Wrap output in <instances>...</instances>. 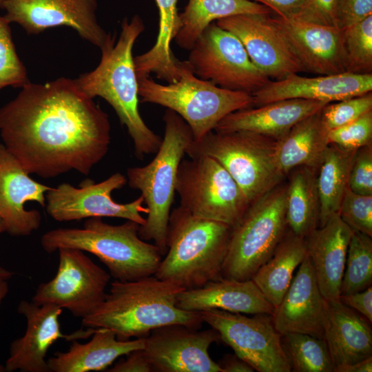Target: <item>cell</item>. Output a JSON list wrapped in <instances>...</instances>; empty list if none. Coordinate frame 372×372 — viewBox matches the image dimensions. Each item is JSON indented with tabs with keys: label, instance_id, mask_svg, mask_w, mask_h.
Segmentation results:
<instances>
[{
	"label": "cell",
	"instance_id": "1",
	"mask_svg": "<svg viewBox=\"0 0 372 372\" xmlns=\"http://www.w3.org/2000/svg\"><path fill=\"white\" fill-rule=\"evenodd\" d=\"M110 130L107 114L74 79L29 82L0 107L3 145L26 172L44 178L88 175L108 152Z\"/></svg>",
	"mask_w": 372,
	"mask_h": 372
},
{
	"label": "cell",
	"instance_id": "2",
	"mask_svg": "<svg viewBox=\"0 0 372 372\" xmlns=\"http://www.w3.org/2000/svg\"><path fill=\"white\" fill-rule=\"evenodd\" d=\"M183 290L154 275L132 281L115 280L103 302L82 319V324L108 329L122 341L146 337L154 329L173 324L200 329L203 323L200 312L176 305Z\"/></svg>",
	"mask_w": 372,
	"mask_h": 372
},
{
	"label": "cell",
	"instance_id": "3",
	"mask_svg": "<svg viewBox=\"0 0 372 372\" xmlns=\"http://www.w3.org/2000/svg\"><path fill=\"white\" fill-rule=\"evenodd\" d=\"M144 30V23L138 15L130 21L125 19L118 39L116 41V36L110 34L101 48L98 66L74 79L87 96L101 97L112 107L121 123L127 130L138 160L156 154L163 140L146 125L138 110V85L132 49Z\"/></svg>",
	"mask_w": 372,
	"mask_h": 372
},
{
	"label": "cell",
	"instance_id": "4",
	"mask_svg": "<svg viewBox=\"0 0 372 372\" xmlns=\"http://www.w3.org/2000/svg\"><path fill=\"white\" fill-rule=\"evenodd\" d=\"M231 228L176 207L170 212L167 252L154 276L183 289L198 288L223 278Z\"/></svg>",
	"mask_w": 372,
	"mask_h": 372
},
{
	"label": "cell",
	"instance_id": "5",
	"mask_svg": "<svg viewBox=\"0 0 372 372\" xmlns=\"http://www.w3.org/2000/svg\"><path fill=\"white\" fill-rule=\"evenodd\" d=\"M140 225L126 220L114 225L100 217L89 218L82 228H57L45 233L41 245L47 253L74 248L96 256L111 277L132 281L154 276L162 259L158 248L141 239Z\"/></svg>",
	"mask_w": 372,
	"mask_h": 372
},
{
	"label": "cell",
	"instance_id": "6",
	"mask_svg": "<svg viewBox=\"0 0 372 372\" xmlns=\"http://www.w3.org/2000/svg\"><path fill=\"white\" fill-rule=\"evenodd\" d=\"M163 121L164 138L154 158L146 165L127 171V183L141 192L148 209L138 235L143 240H152L162 256L167 252V227L178 167L193 140L189 125L174 111L167 109Z\"/></svg>",
	"mask_w": 372,
	"mask_h": 372
},
{
	"label": "cell",
	"instance_id": "7",
	"mask_svg": "<svg viewBox=\"0 0 372 372\" xmlns=\"http://www.w3.org/2000/svg\"><path fill=\"white\" fill-rule=\"evenodd\" d=\"M137 79L141 102L159 105L176 112L189 125L194 140L214 131L230 113L254 105L251 94L221 88L197 77L187 61L174 83L160 84L149 76Z\"/></svg>",
	"mask_w": 372,
	"mask_h": 372
},
{
	"label": "cell",
	"instance_id": "8",
	"mask_svg": "<svg viewBox=\"0 0 372 372\" xmlns=\"http://www.w3.org/2000/svg\"><path fill=\"white\" fill-rule=\"evenodd\" d=\"M185 154L217 161L237 183L249 204L286 177L278 163L277 140L251 132L211 131L193 139Z\"/></svg>",
	"mask_w": 372,
	"mask_h": 372
},
{
	"label": "cell",
	"instance_id": "9",
	"mask_svg": "<svg viewBox=\"0 0 372 372\" xmlns=\"http://www.w3.org/2000/svg\"><path fill=\"white\" fill-rule=\"evenodd\" d=\"M287 183L251 203L232 227L222 276L237 280L251 279L272 255L287 230Z\"/></svg>",
	"mask_w": 372,
	"mask_h": 372
},
{
	"label": "cell",
	"instance_id": "10",
	"mask_svg": "<svg viewBox=\"0 0 372 372\" xmlns=\"http://www.w3.org/2000/svg\"><path fill=\"white\" fill-rule=\"evenodd\" d=\"M176 193L179 206L193 216L231 227L249 205L229 172L217 161L205 156L182 160Z\"/></svg>",
	"mask_w": 372,
	"mask_h": 372
},
{
	"label": "cell",
	"instance_id": "11",
	"mask_svg": "<svg viewBox=\"0 0 372 372\" xmlns=\"http://www.w3.org/2000/svg\"><path fill=\"white\" fill-rule=\"evenodd\" d=\"M189 50L187 61L194 74L221 88L252 94L269 81L239 39L216 23L203 31Z\"/></svg>",
	"mask_w": 372,
	"mask_h": 372
},
{
	"label": "cell",
	"instance_id": "12",
	"mask_svg": "<svg viewBox=\"0 0 372 372\" xmlns=\"http://www.w3.org/2000/svg\"><path fill=\"white\" fill-rule=\"evenodd\" d=\"M203 322L220 334L221 341L235 354L258 372H290L291 368L276 329L272 316L240 313L220 309L200 312Z\"/></svg>",
	"mask_w": 372,
	"mask_h": 372
},
{
	"label": "cell",
	"instance_id": "13",
	"mask_svg": "<svg viewBox=\"0 0 372 372\" xmlns=\"http://www.w3.org/2000/svg\"><path fill=\"white\" fill-rule=\"evenodd\" d=\"M58 251L59 263L55 276L39 285L32 301L39 305H56L83 319L104 300L111 276L82 250L61 248Z\"/></svg>",
	"mask_w": 372,
	"mask_h": 372
},
{
	"label": "cell",
	"instance_id": "14",
	"mask_svg": "<svg viewBox=\"0 0 372 372\" xmlns=\"http://www.w3.org/2000/svg\"><path fill=\"white\" fill-rule=\"evenodd\" d=\"M126 183L127 178L120 172L99 183L84 180L79 187L70 183H61L47 192L46 212L58 222L114 217L143 225L145 218L142 214H147L148 209L141 196L127 203H117L112 198V193L123 187Z\"/></svg>",
	"mask_w": 372,
	"mask_h": 372
},
{
	"label": "cell",
	"instance_id": "15",
	"mask_svg": "<svg viewBox=\"0 0 372 372\" xmlns=\"http://www.w3.org/2000/svg\"><path fill=\"white\" fill-rule=\"evenodd\" d=\"M219 341L220 334L211 327L199 331L173 324L152 330L143 350L154 371L222 372L209 353L210 346Z\"/></svg>",
	"mask_w": 372,
	"mask_h": 372
},
{
	"label": "cell",
	"instance_id": "16",
	"mask_svg": "<svg viewBox=\"0 0 372 372\" xmlns=\"http://www.w3.org/2000/svg\"><path fill=\"white\" fill-rule=\"evenodd\" d=\"M96 8V0H6L1 9L10 23L19 24L29 34L68 26L101 49L110 34L98 23Z\"/></svg>",
	"mask_w": 372,
	"mask_h": 372
},
{
	"label": "cell",
	"instance_id": "17",
	"mask_svg": "<svg viewBox=\"0 0 372 372\" xmlns=\"http://www.w3.org/2000/svg\"><path fill=\"white\" fill-rule=\"evenodd\" d=\"M216 23L239 39L251 61L269 79L280 80L304 71L269 14H238Z\"/></svg>",
	"mask_w": 372,
	"mask_h": 372
},
{
	"label": "cell",
	"instance_id": "18",
	"mask_svg": "<svg viewBox=\"0 0 372 372\" xmlns=\"http://www.w3.org/2000/svg\"><path fill=\"white\" fill-rule=\"evenodd\" d=\"M17 311L27 320L25 334L10 346V355L6 361V371L49 372L45 357L50 347L59 339L76 340L90 335L89 331L70 335L61 333L59 318L63 309L54 304L39 305L33 301L22 300Z\"/></svg>",
	"mask_w": 372,
	"mask_h": 372
},
{
	"label": "cell",
	"instance_id": "19",
	"mask_svg": "<svg viewBox=\"0 0 372 372\" xmlns=\"http://www.w3.org/2000/svg\"><path fill=\"white\" fill-rule=\"evenodd\" d=\"M51 188L32 179L3 144H0V218L5 232L12 236H27L41 222L37 209L25 204L34 201L45 207V194Z\"/></svg>",
	"mask_w": 372,
	"mask_h": 372
},
{
	"label": "cell",
	"instance_id": "20",
	"mask_svg": "<svg viewBox=\"0 0 372 372\" xmlns=\"http://www.w3.org/2000/svg\"><path fill=\"white\" fill-rule=\"evenodd\" d=\"M327 301L322 296L307 254L272 316L277 331L300 333L324 339Z\"/></svg>",
	"mask_w": 372,
	"mask_h": 372
},
{
	"label": "cell",
	"instance_id": "21",
	"mask_svg": "<svg viewBox=\"0 0 372 372\" xmlns=\"http://www.w3.org/2000/svg\"><path fill=\"white\" fill-rule=\"evenodd\" d=\"M299 60L304 71L320 75L346 72L342 30L285 19L271 17Z\"/></svg>",
	"mask_w": 372,
	"mask_h": 372
},
{
	"label": "cell",
	"instance_id": "22",
	"mask_svg": "<svg viewBox=\"0 0 372 372\" xmlns=\"http://www.w3.org/2000/svg\"><path fill=\"white\" fill-rule=\"evenodd\" d=\"M371 90L372 74L343 72L305 77L295 73L280 80H269L251 94L253 107H257L290 99L331 103L365 94Z\"/></svg>",
	"mask_w": 372,
	"mask_h": 372
},
{
	"label": "cell",
	"instance_id": "23",
	"mask_svg": "<svg viewBox=\"0 0 372 372\" xmlns=\"http://www.w3.org/2000/svg\"><path fill=\"white\" fill-rule=\"evenodd\" d=\"M353 231L338 213L304 238L319 289L327 300H339L350 239Z\"/></svg>",
	"mask_w": 372,
	"mask_h": 372
},
{
	"label": "cell",
	"instance_id": "24",
	"mask_svg": "<svg viewBox=\"0 0 372 372\" xmlns=\"http://www.w3.org/2000/svg\"><path fill=\"white\" fill-rule=\"evenodd\" d=\"M176 305L189 311L220 309L252 315H272L275 309L251 279L237 280L223 277L198 288L183 290L178 296Z\"/></svg>",
	"mask_w": 372,
	"mask_h": 372
},
{
	"label": "cell",
	"instance_id": "25",
	"mask_svg": "<svg viewBox=\"0 0 372 372\" xmlns=\"http://www.w3.org/2000/svg\"><path fill=\"white\" fill-rule=\"evenodd\" d=\"M327 103L290 99L251 107L230 113L218 123L214 131H247L278 140L295 124L319 112Z\"/></svg>",
	"mask_w": 372,
	"mask_h": 372
},
{
	"label": "cell",
	"instance_id": "26",
	"mask_svg": "<svg viewBox=\"0 0 372 372\" xmlns=\"http://www.w3.org/2000/svg\"><path fill=\"white\" fill-rule=\"evenodd\" d=\"M327 301L324 339L335 368L372 356L371 323L340 300Z\"/></svg>",
	"mask_w": 372,
	"mask_h": 372
},
{
	"label": "cell",
	"instance_id": "27",
	"mask_svg": "<svg viewBox=\"0 0 372 372\" xmlns=\"http://www.w3.org/2000/svg\"><path fill=\"white\" fill-rule=\"evenodd\" d=\"M145 338L122 341L105 328H96L90 341L81 344L73 340L68 351L56 352L47 360L52 372H88L103 371L117 358L130 352L142 349Z\"/></svg>",
	"mask_w": 372,
	"mask_h": 372
},
{
	"label": "cell",
	"instance_id": "28",
	"mask_svg": "<svg viewBox=\"0 0 372 372\" xmlns=\"http://www.w3.org/2000/svg\"><path fill=\"white\" fill-rule=\"evenodd\" d=\"M320 110L295 124L277 140L278 163L285 176L298 167L318 169L329 145Z\"/></svg>",
	"mask_w": 372,
	"mask_h": 372
},
{
	"label": "cell",
	"instance_id": "29",
	"mask_svg": "<svg viewBox=\"0 0 372 372\" xmlns=\"http://www.w3.org/2000/svg\"><path fill=\"white\" fill-rule=\"evenodd\" d=\"M178 0H156L159 14V28L155 44L147 52L134 58L137 79L154 73L161 80L174 83L180 74L184 61L172 53L171 43L180 28Z\"/></svg>",
	"mask_w": 372,
	"mask_h": 372
},
{
	"label": "cell",
	"instance_id": "30",
	"mask_svg": "<svg viewBox=\"0 0 372 372\" xmlns=\"http://www.w3.org/2000/svg\"><path fill=\"white\" fill-rule=\"evenodd\" d=\"M305 239L287 229L271 257L251 280L265 298L276 308L293 278V272L307 256Z\"/></svg>",
	"mask_w": 372,
	"mask_h": 372
},
{
	"label": "cell",
	"instance_id": "31",
	"mask_svg": "<svg viewBox=\"0 0 372 372\" xmlns=\"http://www.w3.org/2000/svg\"><path fill=\"white\" fill-rule=\"evenodd\" d=\"M271 12L250 0H189L179 14L180 28L174 39L180 48L189 50L214 21L243 14H269Z\"/></svg>",
	"mask_w": 372,
	"mask_h": 372
},
{
	"label": "cell",
	"instance_id": "32",
	"mask_svg": "<svg viewBox=\"0 0 372 372\" xmlns=\"http://www.w3.org/2000/svg\"><path fill=\"white\" fill-rule=\"evenodd\" d=\"M316 174L317 169L301 166L294 168L287 176V228L304 238L318 227L320 203Z\"/></svg>",
	"mask_w": 372,
	"mask_h": 372
},
{
	"label": "cell",
	"instance_id": "33",
	"mask_svg": "<svg viewBox=\"0 0 372 372\" xmlns=\"http://www.w3.org/2000/svg\"><path fill=\"white\" fill-rule=\"evenodd\" d=\"M355 151L329 145L317 169L316 184L319 196L318 227L323 226L331 215L338 212L349 187L350 168Z\"/></svg>",
	"mask_w": 372,
	"mask_h": 372
},
{
	"label": "cell",
	"instance_id": "34",
	"mask_svg": "<svg viewBox=\"0 0 372 372\" xmlns=\"http://www.w3.org/2000/svg\"><path fill=\"white\" fill-rule=\"evenodd\" d=\"M282 343L291 371L334 372L324 339L300 333L282 335Z\"/></svg>",
	"mask_w": 372,
	"mask_h": 372
},
{
	"label": "cell",
	"instance_id": "35",
	"mask_svg": "<svg viewBox=\"0 0 372 372\" xmlns=\"http://www.w3.org/2000/svg\"><path fill=\"white\" fill-rule=\"evenodd\" d=\"M372 284L371 237L353 232L348 246L340 295L363 291Z\"/></svg>",
	"mask_w": 372,
	"mask_h": 372
},
{
	"label": "cell",
	"instance_id": "36",
	"mask_svg": "<svg viewBox=\"0 0 372 372\" xmlns=\"http://www.w3.org/2000/svg\"><path fill=\"white\" fill-rule=\"evenodd\" d=\"M342 31L346 72L371 74L372 15Z\"/></svg>",
	"mask_w": 372,
	"mask_h": 372
},
{
	"label": "cell",
	"instance_id": "37",
	"mask_svg": "<svg viewBox=\"0 0 372 372\" xmlns=\"http://www.w3.org/2000/svg\"><path fill=\"white\" fill-rule=\"evenodd\" d=\"M10 24L4 16H0V90L8 86L21 88L30 82L17 55Z\"/></svg>",
	"mask_w": 372,
	"mask_h": 372
},
{
	"label": "cell",
	"instance_id": "38",
	"mask_svg": "<svg viewBox=\"0 0 372 372\" xmlns=\"http://www.w3.org/2000/svg\"><path fill=\"white\" fill-rule=\"evenodd\" d=\"M372 110L371 92L331 102L320 110L322 122L329 132L349 124Z\"/></svg>",
	"mask_w": 372,
	"mask_h": 372
},
{
	"label": "cell",
	"instance_id": "39",
	"mask_svg": "<svg viewBox=\"0 0 372 372\" xmlns=\"http://www.w3.org/2000/svg\"><path fill=\"white\" fill-rule=\"evenodd\" d=\"M338 213L354 232L372 237V195L359 194L348 187Z\"/></svg>",
	"mask_w": 372,
	"mask_h": 372
},
{
	"label": "cell",
	"instance_id": "40",
	"mask_svg": "<svg viewBox=\"0 0 372 372\" xmlns=\"http://www.w3.org/2000/svg\"><path fill=\"white\" fill-rule=\"evenodd\" d=\"M328 142L348 151L372 145V110L349 124L329 131Z\"/></svg>",
	"mask_w": 372,
	"mask_h": 372
},
{
	"label": "cell",
	"instance_id": "41",
	"mask_svg": "<svg viewBox=\"0 0 372 372\" xmlns=\"http://www.w3.org/2000/svg\"><path fill=\"white\" fill-rule=\"evenodd\" d=\"M348 187L352 192L372 195V145L357 149L353 155Z\"/></svg>",
	"mask_w": 372,
	"mask_h": 372
},
{
	"label": "cell",
	"instance_id": "42",
	"mask_svg": "<svg viewBox=\"0 0 372 372\" xmlns=\"http://www.w3.org/2000/svg\"><path fill=\"white\" fill-rule=\"evenodd\" d=\"M336 1L337 0H304L300 12L295 19H292L337 28Z\"/></svg>",
	"mask_w": 372,
	"mask_h": 372
},
{
	"label": "cell",
	"instance_id": "43",
	"mask_svg": "<svg viewBox=\"0 0 372 372\" xmlns=\"http://www.w3.org/2000/svg\"><path fill=\"white\" fill-rule=\"evenodd\" d=\"M372 15V0H337V28L343 30Z\"/></svg>",
	"mask_w": 372,
	"mask_h": 372
},
{
	"label": "cell",
	"instance_id": "44",
	"mask_svg": "<svg viewBox=\"0 0 372 372\" xmlns=\"http://www.w3.org/2000/svg\"><path fill=\"white\" fill-rule=\"evenodd\" d=\"M125 359L117 362L110 368L108 372H152V364L146 357L143 349L127 353Z\"/></svg>",
	"mask_w": 372,
	"mask_h": 372
},
{
	"label": "cell",
	"instance_id": "45",
	"mask_svg": "<svg viewBox=\"0 0 372 372\" xmlns=\"http://www.w3.org/2000/svg\"><path fill=\"white\" fill-rule=\"evenodd\" d=\"M340 301L361 314L369 322H372L371 286L361 291L340 295Z\"/></svg>",
	"mask_w": 372,
	"mask_h": 372
},
{
	"label": "cell",
	"instance_id": "46",
	"mask_svg": "<svg viewBox=\"0 0 372 372\" xmlns=\"http://www.w3.org/2000/svg\"><path fill=\"white\" fill-rule=\"evenodd\" d=\"M251 1V0H250ZM260 3L278 16L285 19H295L300 10L304 0H254Z\"/></svg>",
	"mask_w": 372,
	"mask_h": 372
},
{
	"label": "cell",
	"instance_id": "47",
	"mask_svg": "<svg viewBox=\"0 0 372 372\" xmlns=\"http://www.w3.org/2000/svg\"><path fill=\"white\" fill-rule=\"evenodd\" d=\"M222 372H253L254 368L236 354L225 355L218 362Z\"/></svg>",
	"mask_w": 372,
	"mask_h": 372
},
{
	"label": "cell",
	"instance_id": "48",
	"mask_svg": "<svg viewBox=\"0 0 372 372\" xmlns=\"http://www.w3.org/2000/svg\"><path fill=\"white\" fill-rule=\"evenodd\" d=\"M372 356L356 362L353 364L338 366L334 372H371Z\"/></svg>",
	"mask_w": 372,
	"mask_h": 372
},
{
	"label": "cell",
	"instance_id": "49",
	"mask_svg": "<svg viewBox=\"0 0 372 372\" xmlns=\"http://www.w3.org/2000/svg\"><path fill=\"white\" fill-rule=\"evenodd\" d=\"M11 275L12 273L8 271L0 273V304L8 293V284L6 280L8 279ZM5 371H6L5 366H3L0 364V372Z\"/></svg>",
	"mask_w": 372,
	"mask_h": 372
},
{
	"label": "cell",
	"instance_id": "50",
	"mask_svg": "<svg viewBox=\"0 0 372 372\" xmlns=\"http://www.w3.org/2000/svg\"><path fill=\"white\" fill-rule=\"evenodd\" d=\"M3 232H5L4 225H3V221L0 218V234L3 233ZM6 271L7 270L0 267V273H2Z\"/></svg>",
	"mask_w": 372,
	"mask_h": 372
},
{
	"label": "cell",
	"instance_id": "51",
	"mask_svg": "<svg viewBox=\"0 0 372 372\" xmlns=\"http://www.w3.org/2000/svg\"><path fill=\"white\" fill-rule=\"evenodd\" d=\"M5 1L6 0H0V8H2L3 3H4Z\"/></svg>",
	"mask_w": 372,
	"mask_h": 372
}]
</instances>
